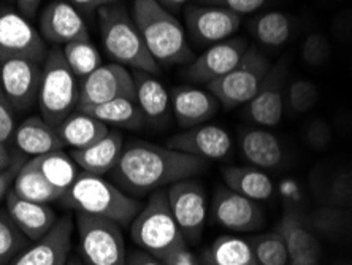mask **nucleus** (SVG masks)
I'll return each mask as SVG.
<instances>
[{"mask_svg":"<svg viewBox=\"0 0 352 265\" xmlns=\"http://www.w3.org/2000/svg\"><path fill=\"white\" fill-rule=\"evenodd\" d=\"M270 70V62L254 46H250L241 61L229 74L206 85L222 107L236 108L250 103L261 89Z\"/></svg>","mask_w":352,"mask_h":265,"instance_id":"8","label":"nucleus"},{"mask_svg":"<svg viewBox=\"0 0 352 265\" xmlns=\"http://www.w3.org/2000/svg\"><path fill=\"white\" fill-rule=\"evenodd\" d=\"M5 206L14 224L30 242H37L45 237L59 220L50 204H37V202L21 199L12 189L5 197Z\"/></svg>","mask_w":352,"mask_h":265,"instance_id":"21","label":"nucleus"},{"mask_svg":"<svg viewBox=\"0 0 352 265\" xmlns=\"http://www.w3.org/2000/svg\"><path fill=\"white\" fill-rule=\"evenodd\" d=\"M330 140H332L330 127L322 121V119H318V121L311 123L307 127V142L311 145L313 148L322 149L330 143Z\"/></svg>","mask_w":352,"mask_h":265,"instance_id":"41","label":"nucleus"},{"mask_svg":"<svg viewBox=\"0 0 352 265\" xmlns=\"http://www.w3.org/2000/svg\"><path fill=\"white\" fill-rule=\"evenodd\" d=\"M30 162L41 171V175H43L62 195H64L67 189L75 183V180L78 178L82 171L78 167V164L75 162V159L72 158L70 154L64 153V149H58V151L37 156V158L30 159Z\"/></svg>","mask_w":352,"mask_h":265,"instance_id":"29","label":"nucleus"},{"mask_svg":"<svg viewBox=\"0 0 352 265\" xmlns=\"http://www.w3.org/2000/svg\"><path fill=\"white\" fill-rule=\"evenodd\" d=\"M65 265H89V264H86L85 261H81L80 257H69V261H67Z\"/></svg>","mask_w":352,"mask_h":265,"instance_id":"50","label":"nucleus"},{"mask_svg":"<svg viewBox=\"0 0 352 265\" xmlns=\"http://www.w3.org/2000/svg\"><path fill=\"white\" fill-rule=\"evenodd\" d=\"M226 186L251 200H268L273 194V181L262 169L254 165L246 167H226L222 170Z\"/></svg>","mask_w":352,"mask_h":265,"instance_id":"27","label":"nucleus"},{"mask_svg":"<svg viewBox=\"0 0 352 265\" xmlns=\"http://www.w3.org/2000/svg\"><path fill=\"white\" fill-rule=\"evenodd\" d=\"M240 148L248 162L257 169H272L281 164L283 147L265 127L245 129L240 135Z\"/></svg>","mask_w":352,"mask_h":265,"instance_id":"26","label":"nucleus"},{"mask_svg":"<svg viewBox=\"0 0 352 265\" xmlns=\"http://www.w3.org/2000/svg\"><path fill=\"white\" fill-rule=\"evenodd\" d=\"M131 237L142 251L160 261L175 249L188 245L170 210L167 191L159 189L149 195L132 221Z\"/></svg>","mask_w":352,"mask_h":265,"instance_id":"5","label":"nucleus"},{"mask_svg":"<svg viewBox=\"0 0 352 265\" xmlns=\"http://www.w3.org/2000/svg\"><path fill=\"white\" fill-rule=\"evenodd\" d=\"M251 30L258 43L278 48L291 37V18L281 12H268L252 21Z\"/></svg>","mask_w":352,"mask_h":265,"instance_id":"33","label":"nucleus"},{"mask_svg":"<svg viewBox=\"0 0 352 265\" xmlns=\"http://www.w3.org/2000/svg\"><path fill=\"white\" fill-rule=\"evenodd\" d=\"M16 116H14V108L7 100L3 92L0 91V143L8 145L13 142V135L16 131Z\"/></svg>","mask_w":352,"mask_h":265,"instance_id":"39","label":"nucleus"},{"mask_svg":"<svg viewBox=\"0 0 352 265\" xmlns=\"http://www.w3.org/2000/svg\"><path fill=\"white\" fill-rule=\"evenodd\" d=\"M211 218L232 232H252L263 224V211L256 200L226 188H217L211 204Z\"/></svg>","mask_w":352,"mask_h":265,"instance_id":"16","label":"nucleus"},{"mask_svg":"<svg viewBox=\"0 0 352 265\" xmlns=\"http://www.w3.org/2000/svg\"><path fill=\"white\" fill-rule=\"evenodd\" d=\"M165 147L206 160H219L232 153L234 143L226 129L214 124H201L168 137L165 140Z\"/></svg>","mask_w":352,"mask_h":265,"instance_id":"18","label":"nucleus"},{"mask_svg":"<svg viewBox=\"0 0 352 265\" xmlns=\"http://www.w3.org/2000/svg\"><path fill=\"white\" fill-rule=\"evenodd\" d=\"M102 45L113 62L133 70L159 74V64L144 45L132 14L122 2L107 5L97 12Z\"/></svg>","mask_w":352,"mask_h":265,"instance_id":"4","label":"nucleus"},{"mask_svg":"<svg viewBox=\"0 0 352 265\" xmlns=\"http://www.w3.org/2000/svg\"><path fill=\"white\" fill-rule=\"evenodd\" d=\"M30 245V240L19 231L5 211H0V265H7Z\"/></svg>","mask_w":352,"mask_h":265,"instance_id":"35","label":"nucleus"},{"mask_svg":"<svg viewBox=\"0 0 352 265\" xmlns=\"http://www.w3.org/2000/svg\"><path fill=\"white\" fill-rule=\"evenodd\" d=\"M330 56V45L329 40L322 34L314 32L308 35L307 40L303 41L302 46V57L308 65L319 67L324 62H327Z\"/></svg>","mask_w":352,"mask_h":265,"instance_id":"38","label":"nucleus"},{"mask_svg":"<svg viewBox=\"0 0 352 265\" xmlns=\"http://www.w3.org/2000/svg\"><path fill=\"white\" fill-rule=\"evenodd\" d=\"M132 18L159 67L183 65L194 59L183 24L157 0H132Z\"/></svg>","mask_w":352,"mask_h":265,"instance_id":"2","label":"nucleus"},{"mask_svg":"<svg viewBox=\"0 0 352 265\" xmlns=\"http://www.w3.org/2000/svg\"><path fill=\"white\" fill-rule=\"evenodd\" d=\"M43 64L28 59L0 62V91L14 112H28L38 102Z\"/></svg>","mask_w":352,"mask_h":265,"instance_id":"14","label":"nucleus"},{"mask_svg":"<svg viewBox=\"0 0 352 265\" xmlns=\"http://www.w3.org/2000/svg\"><path fill=\"white\" fill-rule=\"evenodd\" d=\"M206 265H258L250 242L235 235L214 240L205 256Z\"/></svg>","mask_w":352,"mask_h":265,"instance_id":"32","label":"nucleus"},{"mask_svg":"<svg viewBox=\"0 0 352 265\" xmlns=\"http://www.w3.org/2000/svg\"><path fill=\"white\" fill-rule=\"evenodd\" d=\"M162 262L165 265H201L199 259L195 257V254L188 248V245L175 249V251L162 259Z\"/></svg>","mask_w":352,"mask_h":265,"instance_id":"42","label":"nucleus"},{"mask_svg":"<svg viewBox=\"0 0 352 265\" xmlns=\"http://www.w3.org/2000/svg\"><path fill=\"white\" fill-rule=\"evenodd\" d=\"M167 199L186 243L199 242L208 216L206 192L200 181L188 178L170 184Z\"/></svg>","mask_w":352,"mask_h":265,"instance_id":"10","label":"nucleus"},{"mask_svg":"<svg viewBox=\"0 0 352 265\" xmlns=\"http://www.w3.org/2000/svg\"><path fill=\"white\" fill-rule=\"evenodd\" d=\"M62 143L72 149H85L110 132V127L91 113L76 108L59 126H56Z\"/></svg>","mask_w":352,"mask_h":265,"instance_id":"25","label":"nucleus"},{"mask_svg":"<svg viewBox=\"0 0 352 265\" xmlns=\"http://www.w3.org/2000/svg\"><path fill=\"white\" fill-rule=\"evenodd\" d=\"M279 235L286 243L291 261H319V242L294 216L284 218L279 226Z\"/></svg>","mask_w":352,"mask_h":265,"instance_id":"31","label":"nucleus"},{"mask_svg":"<svg viewBox=\"0 0 352 265\" xmlns=\"http://www.w3.org/2000/svg\"><path fill=\"white\" fill-rule=\"evenodd\" d=\"M124 137L121 132L111 131L105 137L97 140L91 147L85 149H72V158L78 164V167L87 173L103 176L111 173L119 162L122 149H124Z\"/></svg>","mask_w":352,"mask_h":265,"instance_id":"23","label":"nucleus"},{"mask_svg":"<svg viewBox=\"0 0 352 265\" xmlns=\"http://www.w3.org/2000/svg\"><path fill=\"white\" fill-rule=\"evenodd\" d=\"M248 48H250L248 41L238 37L208 46L204 53L189 62L188 67L181 72V76L194 85L206 86L208 83L229 74L241 61Z\"/></svg>","mask_w":352,"mask_h":265,"instance_id":"13","label":"nucleus"},{"mask_svg":"<svg viewBox=\"0 0 352 265\" xmlns=\"http://www.w3.org/2000/svg\"><path fill=\"white\" fill-rule=\"evenodd\" d=\"M195 3L221 7L241 17V14H248L261 10L267 3V0H195Z\"/></svg>","mask_w":352,"mask_h":265,"instance_id":"40","label":"nucleus"},{"mask_svg":"<svg viewBox=\"0 0 352 265\" xmlns=\"http://www.w3.org/2000/svg\"><path fill=\"white\" fill-rule=\"evenodd\" d=\"M333 194L336 200L343 202V204L352 202V173H343L338 176L333 186Z\"/></svg>","mask_w":352,"mask_h":265,"instance_id":"45","label":"nucleus"},{"mask_svg":"<svg viewBox=\"0 0 352 265\" xmlns=\"http://www.w3.org/2000/svg\"><path fill=\"white\" fill-rule=\"evenodd\" d=\"M24 162H25V160H24L23 156H18V159L14 160L12 167H8L7 170H3V171H0V202L5 200V197H7L8 191L12 189L14 176H16L18 170L23 167Z\"/></svg>","mask_w":352,"mask_h":265,"instance_id":"43","label":"nucleus"},{"mask_svg":"<svg viewBox=\"0 0 352 265\" xmlns=\"http://www.w3.org/2000/svg\"><path fill=\"white\" fill-rule=\"evenodd\" d=\"M186 29L195 46L208 48L232 39L240 29L241 17L213 5L190 3L184 8Z\"/></svg>","mask_w":352,"mask_h":265,"instance_id":"11","label":"nucleus"},{"mask_svg":"<svg viewBox=\"0 0 352 265\" xmlns=\"http://www.w3.org/2000/svg\"><path fill=\"white\" fill-rule=\"evenodd\" d=\"M48 46L30 19L14 10L0 12V62L28 59L43 64Z\"/></svg>","mask_w":352,"mask_h":265,"instance_id":"9","label":"nucleus"},{"mask_svg":"<svg viewBox=\"0 0 352 265\" xmlns=\"http://www.w3.org/2000/svg\"><path fill=\"white\" fill-rule=\"evenodd\" d=\"M157 2L162 5L165 10H168L170 13L175 14L176 12H179L186 3H189L190 0H157Z\"/></svg>","mask_w":352,"mask_h":265,"instance_id":"49","label":"nucleus"},{"mask_svg":"<svg viewBox=\"0 0 352 265\" xmlns=\"http://www.w3.org/2000/svg\"><path fill=\"white\" fill-rule=\"evenodd\" d=\"M37 103L40 116L54 127L78 108V76L72 72L59 46L50 50L43 62Z\"/></svg>","mask_w":352,"mask_h":265,"instance_id":"6","label":"nucleus"},{"mask_svg":"<svg viewBox=\"0 0 352 265\" xmlns=\"http://www.w3.org/2000/svg\"><path fill=\"white\" fill-rule=\"evenodd\" d=\"M38 32L46 43L59 48L74 41L89 40V29L81 12L65 0H53L41 10Z\"/></svg>","mask_w":352,"mask_h":265,"instance_id":"15","label":"nucleus"},{"mask_svg":"<svg viewBox=\"0 0 352 265\" xmlns=\"http://www.w3.org/2000/svg\"><path fill=\"white\" fill-rule=\"evenodd\" d=\"M172 113L179 127L190 129L206 124L219 112L221 103L210 91L195 86H178L170 92Z\"/></svg>","mask_w":352,"mask_h":265,"instance_id":"20","label":"nucleus"},{"mask_svg":"<svg viewBox=\"0 0 352 265\" xmlns=\"http://www.w3.org/2000/svg\"><path fill=\"white\" fill-rule=\"evenodd\" d=\"M291 265H319V261H291Z\"/></svg>","mask_w":352,"mask_h":265,"instance_id":"51","label":"nucleus"},{"mask_svg":"<svg viewBox=\"0 0 352 265\" xmlns=\"http://www.w3.org/2000/svg\"><path fill=\"white\" fill-rule=\"evenodd\" d=\"M80 110L91 113L98 121L108 127L127 129V131H142L146 126L144 116L140 110L137 100L132 98H115V100L100 103L94 107H78Z\"/></svg>","mask_w":352,"mask_h":265,"instance_id":"28","label":"nucleus"},{"mask_svg":"<svg viewBox=\"0 0 352 265\" xmlns=\"http://www.w3.org/2000/svg\"><path fill=\"white\" fill-rule=\"evenodd\" d=\"M62 53L72 72L78 78L89 76L92 72L102 65V56L97 46L89 40H80L74 43L65 45Z\"/></svg>","mask_w":352,"mask_h":265,"instance_id":"34","label":"nucleus"},{"mask_svg":"<svg viewBox=\"0 0 352 265\" xmlns=\"http://www.w3.org/2000/svg\"><path fill=\"white\" fill-rule=\"evenodd\" d=\"M65 2L72 3L76 10H80L81 14L94 17L102 7H107V5H111V3H118L121 2V0H65Z\"/></svg>","mask_w":352,"mask_h":265,"instance_id":"44","label":"nucleus"},{"mask_svg":"<svg viewBox=\"0 0 352 265\" xmlns=\"http://www.w3.org/2000/svg\"><path fill=\"white\" fill-rule=\"evenodd\" d=\"M126 265H165L160 259L151 256V254L144 253L140 249V251H132L127 256Z\"/></svg>","mask_w":352,"mask_h":265,"instance_id":"46","label":"nucleus"},{"mask_svg":"<svg viewBox=\"0 0 352 265\" xmlns=\"http://www.w3.org/2000/svg\"><path fill=\"white\" fill-rule=\"evenodd\" d=\"M41 0H16L18 12L28 19H34L37 17Z\"/></svg>","mask_w":352,"mask_h":265,"instance_id":"47","label":"nucleus"},{"mask_svg":"<svg viewBox=\"0 0 352 265\" xmlns=\"http://www.w3.org/2000/svg\"><path fill=\"white\" fill-rule=\"evenodd\" d=\"M60 204L75 213L100 216L115 221L119 226H131L143 209L142 202L129 195L119 186L107 181L103 176L81 171L75 183L70 186Z\"/></svg>","mask_w":352,"mask_h":265,"instance_id":"3","label":"nucleus"},{"mask_svg":"<svg viewBox=\"0 0 352 265\" xmlns=\"http://www.w3.org/2000/svg\"><path fill=\"white\" fill-rule=\"evenodd\" d=\"M340 2H341V0H340Z\"/></svg>","mask_w":352,"mask_h":265,"instance_id":"52","label":"nucleus"},{"mask_svg":"<svg viewBox=\"0 0 352 265\" xmlns=\"http://www.w3.org/2000/svg\"><path fill=\"white\" fill-rule=\"evenodd\" d=\"M286 61L270 67L256 97L248 103L246 116L261 127H274L281 123L284 112V81H286Z\"/></svg>","mask_w":352,"mask_h":265,"instance_id":"19","label":"nucleus"},{"mask_svg":"<svg viewBox=\"0 0 352 265\" xmlns=\"http://www.w3.org/2000/svg\"><path fill=\"white\" fill-rule=\"evenodd\" d=\"M18 159V156H12L8 151L7 145L0 143V171L7 170L8 167H12L14 160Z\"/></svg>","mask_w":352,"mask_h":265,"instance_id":"48","label":"nucleus"},{"mask_svg":"<svg viewBox=\"0 0 352 265\" xmlns=\"http://www.w3.org/2000/svg\"><path fill=\"white\" fill-rule=\"evenodd\" d=\"M251 246L258 265H287V248L279 232L257 237Z\"/></svg>","mask_w":352,"mask_h":265,"instance_id":"36","label":"nucleus"},{"mask_svg":"<svg viewBox=\"0 0 352 265\" xmlns=\"http://www.w3.org/2000/svg\"><path fill=\"white\" fill-rule=\"evenodd\" d=\"M208 169V160L175 151L144 140L124 145L119 162L111 171L113 181L124 192L140 197L164 189L181 180L194 178Z\"/></svg>","mask_w":352,"mask_h":265,"instance_id":"1","label":"nucleus"},{"mask_svg":"<svg viewBox=\"0 0 352 265\" xmlns=\"http://www.w3.org/2000/svg\"><path fill=\"white\" fill-rule=\"evenodd\" d=\"M82 261L89 265H126L127 253L121 226L100 216L75 213Z\"/></svg>","mask_w":352,"mask_h":265,"instance_id":"7","label":"nucleus"},{"mask_svg":"<svg viewBox=\"0 0 352 265\" xmlns=\"http://www.w3.org/2000/svg\"><path fill=\"white\" fill-rule=\"evenodd\" d=\"M75 222L70 215L62 216L54 227L19 253L7 265H65L72 251V237H74Z\"/></svg>","mask_w":352,"mask_h":265,"instance_id":"17","label":"nucleus"},{"mask_svg":"<svg viewBox=\"0 0 352 265\" xmlns=\"http://www.w3.org/2000/svg\"><path fill=\"white\" fill-rule=\"evenodd\" d=\"M318 87L308 80H297L289 87V105L297 113H307L318 102Z\"/></svg>","mask_w":352,"mask_h":265,"instance_id":"37","label":"nucleus"},{"mask_svg":"<svg viewBox=\"0 0 352 265\" xmlns=\"http://www.w3.org/2000/svg\"><path fill=\"white\" fill-rule=\"evenodd\" d=\"M122 97L137 100L135 81L132 72L116 62L102 64L80 81L78 107H94Z\"/></svg>","mask_w":352,"mask_h":265,"instance_id":"12","label":"nucleus"},{"mask_svg":"<svg viewBox=\"0 0 352 265\" xmlns=\"http://www.w3.org/2000/svg\"><path fill=\"white\" fill-rule=\"evenodd\" d=\"M13 143L21 153L28 154L30 158L64 149L58 131L51 126L41 116H30L24 119L14 131Z\"/></svg>","mask_w":352,"mask_h":265,"instance_id":"24","label":"nucleus"},{"mask_svg":"<svg viewBox=\"0 0 352 265\" xmlns=\"http://www.w3.org/2000/svg\"><path fill=\"white\" fill-rule=\"evenodd\" d=\"M12 191L21 199L37 202V204H53L60 200L62 194L41 175V171L29 160H25L23 167L14 176Z\"/></svg>","mask_w":352,"mask_h":265,"instance_id":"30","label":"nucleus"},{"mask_svg":"<svg viewBox=\"0 0 352 265\" xmlns=\"http://www.w3.org/2000/svg\"><path fill=\"white\" fill-rule=\"evenodd\" d=\"M135 81L137 103L142 110L144 121L154 127H162L172 116L170 92L153 74L142 70H132Z\"/></svg>","mask_w":352,"mask_h":265,"instance_id":"22","label":"nucleus"}]
</instances>
